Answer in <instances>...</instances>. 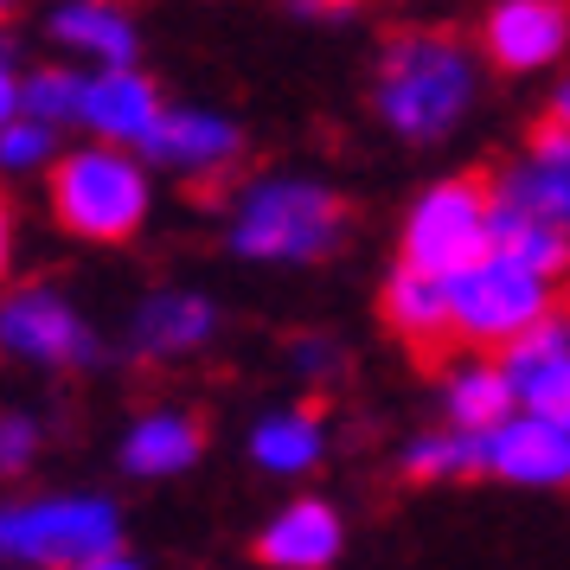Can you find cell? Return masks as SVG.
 <instances>
[{
	"label": "cell",
	"instance_id": "1",
	"mask_svg": "<svg viewBox=\"0 0 570 570\" xmlns=\"http://www.w3.org/2000/svg\"><path fill=\"white\" fill-rule=\"evenodd\" d=\"M481 104V52L462 46L455 32L416 27L397 32L379 52V78H372V109L385 135L411 141V148H436L462 129Z\"/></svg>",
	"mask_w": 570,
	"mask_h": 570
},
{
	"label": "cell",
	"instance_id": "2",
	"mask_svg": "<svg viewBox=\"0 0 570 570\" xmlns=\"http://www.w3.org/2000/svg\"><path fill=\"white\" fill-rule=\"evenodd\" d=\"M225 244L237 263H269V269H302L327 263L346 244V199L321 174L269 167L237 186Z\"/></svg>",
	"mask_w": 570,
	"mask_h": 570
},
{
	"label": "cell",
	"instance_id": "3",
	"mask_svg": "<svg viewBox=\"0 0 570 570\" xmlns=\"http://www.w3.org/2000/svg\"><path fill=\"white\" fill-rule=\"evenodd\" d=\"M46 193H52V218L78 244H129L155 218V174L141 167V155L104 141L58 148Z\"/></svg>",
	"mask_w": 570,
	"mask_h": 570
},
{
	"label": "cell",
	"instance_id": "4",
	"mask_svg": "<svg viewBox=\"0 0 570 570\" xmlns=\"http://www.w3.org/2000/svg\"><path fill=\"white\" fill-rule=\"evenodd\" d=\"M122 551V507L109 493H13L0 500V564L78 570Z\"/></svg>",
	"mask_w": 570,
	"mask_h": 570
},
{
	"label": "cell",
	"instance_id": "5",
	"mask_svg": "<svg viewBox=\"0 0 570 570\" xmlns=\"http://www.w3.org/2000/svg\"><path fill=\"white\" fill-rule=\"evenodd\" d=\"M488 218H493V193L474 174L423 186L404 212V232H397V263L416 276H436L449 283L455 269L488 257Z\"/></svg>",
	"mask_w": 570,
	"mask_h": 570
},
{
	"label": "cell",
	"instance_id": "6",
	"mask_svg": "<svg viewBox=\"0 0 570 570\" xmlns=\"http://www.w3.org/2000/svg\"><path fill=\"white\" fill-rule=\"evenodd\" d=\"M442 295H449V327H455V340L493 346V353L513 346L525 327H539L544 314H558V283H544V276L493 257V250L481 263L455 269L442 283Z\"/></svg>",
	"mask_w": 570,
	"mask_h": 570
},
{
	"label": "cell",
	"instance_id": "7",
	"mask_svg": "<svg viewBox=\"0 0 570 570\" xmlns=\"http://www.w3.org/2000/svg\"><path fill=\"white\" fill-rule=\"evenodd\" d=\"M0 353L39 372H83L104 360V340L65 288L13 283L0 288Z\"/></svg>",
	"mask_w": 570,
	"mask_h": 570
},
{
	"label": "cell",
	"instance_id": "8",
	"mask_svg": "<svg viewBox=\"0 0 570 570\" xmlns=\"http://www.w3.org/2000/svg\"><path fill=\"white\" fill-rule=\"evenodd\" d=\"M135 155H141L148 174H167V180H186V186H212L244 160V122H237L232 109H212V104H167L155 135Z\"/></svg>",
	"mask_w": 570,
	"mask_h": 570
},
{
	"label": "cell",
	"instance_id": "9",
	"mask_svg": "<svg viewBox=\"0 0 570 570\" xmlns=\"http://www.w3.org/2000/svg\"><path fill=\"white\" fill-rule=\"evenodd\" d=\"M500 372L513 385V411L570 436V314H544L513 346H500Z\"/></svg>",
	"mask_w": 570,
	"mask_h": 570
},
{
	"label": "cell",
	"instance_id": "10",
	"mask_svg": "<svg viewBox=\"0 0 570 570\" xmlns=\"http://www.w3.org/2000/svg\"><path fill=\"white\" fill-rule=\"evenodd\" d=\"M570 52V0H493L481 20V65L507 78L551 71Z\"/></svg>",
	"mask_w": 570,
	"mask_h": 570
},
{
	"label": "cell",
	"instance_id": "11",
	"mask_svg": "<svg viewBox=\"0 0 570 570\" xmlns=\"http://www.w3.org/2000/svg\"><path fill=\"white\" fill-rule=\"evenodd\" d=\"M218 302L206 288H155L129 308V327H122V346L129 360L141 365H174V360H193L218 340Z\"/></svg>",
	"mask_w": 570,
	"mask_h": 570
},
{
	"label": "cell",
	"instance_id": "12",
	"mask_svg": "<svg viewBox=\"0 0 570 570\" xmlns=\"http://www.w3.org/2000/svg\"><path fill=\"white\" fill-rule=\"evenodd\" d=\"M474 455H481V474L500 481V488H525V493H558L570 488V436L551 430L539 416H500L493 430L474 436Z\"/></svg>",
	"mask_w": 570,
	"mask_h": 570
},
{
	"label": "cell",
	"instance_id": "13",
	"mask_svg": "<svg viewBox=\"0 0 570 570\" xmlns=\"http://www.w3.org/2000/svg\"><path fill=\"white\" fill-rule=\"evenodd\" d=\"M160 109H167V97H160V83L141 65H129V71H83L78 129L90 141H104V148H129L135 155L155 135Z\"/></svg>",
	"mask_w": 570,
	"mask_h": 570
},
{
	"label": "cell",
	"instance_id": "14",
	"mask_svg": "<svg viewBox=\"0 0 570 570\" xmlns=\"http://www.w3.org/2000/svg\"><path fill=\"white\" fill-rule=\"evenodd\" d=\"M346 551V513L327 493H295L257 532V564L263 570H334Z\"/></svg>",
	"mask_w": 570,
	"mask_h": 570
},
{
	"label": "cell",
	"instance_id": "15",
	"mask_svg": "<svg viewBox=\"0 0 570 570\" xmlns=\"http://www.w3.org/2000/svg\"><path fill=\"white\" fill-rule=\"evenodd\" d=\"M488 193H493V206H513V212H525V218H539V225L570 237V141L551 122H539L532 141L519 148V160L500 167V180Z\"/></svg>",
	"mask_w": 570,
	"mask_h": 570
},
{
	"label": "cell",
	"instance_id": "16",
	"mask_svg": "<svg viewBox=\"0 0 570 570\" xmlns=\"http://www.w3.org/2000/svg\"><path fill=\"white\" fill-rule=\"evenodd\" d=\"M46 39L65 58H78L90 71H129L141 65V27L122 0H58L46 13Z\"/></svg>",
	"mask_w": 570,
	"mask_h": 570
},
{
	"label": "cell",
	"instance_id": "17",
	"mask_svg": "<svg viewBox=\"0 0 570 570\" xmlns=\"http://www.w3.org/2000/svg\"><path fill=\"white\" fill-rule=\"evenodd\" d=\"M199 455H206V423L193 411H174V404L129 416V430L116 442V462L129 481H180L199 468Z\"/></svg>",
	"mask_w": 570,
	"mask_h": 570
},
{
	"label": "cell",
	"instance_id": "18",
	"mask_svg": "<svg viewBox=\"0 0 570 570\" xmlns=\"http://www.w3.org/2000/svg\"><path fill=\"white\" fill-rule=\"evenodd\" d=\"M250 462L263 474H276V481H302L314 468L327 462V416L314 411V404H276V411H263L250 423Z\"/></svg>",
	"mask_w": 570,
	"mask_h": 570
},
{
	"label": "cell",
	"instance_id": "19",
	"mask_svg": "<svg viewBox=\"0 0 570 570\" xmlns=\"http://www.w3.org/2000/svg\"><path fill=\"white\" fill-rule=\"evenodd\" d=\"M379 314H385L391 340H404L411 353H442L455 327H449V295H442L436 276H416V269H391L385 288H379Z\"/></svg>",
	"mask_w": 570,
	"mask_h": 570
},
{
	"label": "cell",
	"instance_id": "20",
	"mask_svg": "<svg viewBox=\"0 0 570 570\" xmlns=\"http://www.w3.org/2000/svg\"><path fill=\"white\" fill-rule=\"evenodd\" d=\"M442 416H449V430H468V436H481V430H493L500 416H513V385H507L500 360H462V365H449Z\"/></svg>",
	"mask_w": 570,
	"mask_h": 570
},
{
	"label": "cell",
	"instance_id": "21",
	"mask_svg": "<svg viewBox=\"0 0 570 570\" xmlns=\"http://www.w3.org/2000/svg\"><path fill=\"white\" fill-rule=\"evenodd\" d=\"M488 250L519 263V269H532V276H544V283H564L570 276V237L539 225V218H525V212H513V206H493Z\"/></svg>",
	"mask_w": 570,
	"mask_h": 570
},
{
	"label": "cell",
	"instance_id": "22",
	"mask_svg": "<svg viewBox=\"0 0 570 570\" xmlns=\"http://www.w3.org/2000/svg\"><path fill=\"white\" fill-rule=\"evenodd\" d=\"M397 468H404V481H416V488H449V481H462V474H481V455H474V436L468 430H423V436L404 442V455H397Z\"/></svg>",
	"mask_w": 570,
	"mask_h": 570
},
{
	"label": "cell",
	"instance_id": "23",
	"mask_svg": "<svg viewBox=\"0 0 570 570\" xmlns=\"http://www.w3.org/2000/svg\"><path fill=\"white\" fill-rule=\"evenodd\" d=\"M78 97H83V71L71 65H39V71H20V116L27 122H46V129H78Z\"/></svg>",
	"mask_w": 570,
	"mask_h": 570
},
{
	"label": "cell",
	"instance_id": "24",
	"mask_svg": "<svg viewBox=\"0 0 570 570\" xmlns=\"http://www.w3.org/2000/svg\"><path fill=\"white\" fill-rule=\"evenodd\" d=\"M52 160H58V135L46 122L13 116L0 129V180H39V174H52Z\"/></svg>",
	"mask_w": 570,
	"mask_h": 570
},
{
	"label": "cell",
	"instance_id": "25",
	"mask_svg": "<svg viewBox=\"0 0 570 570\" xmlns=\"http://www.w3.org/2000/svg\"><path fill=\"white\" fill-rule=\"evenodd\" d=\"M39 455H46V423L32 411H0V481L32 474Z\"/></svg>",
	"mask_w": 570,
	"mask_h": 570
},
{
	"label": "cell",
	"instance_id": "26",
	"mask_svg": "<svg viewBox=\"0 0 570 570\" xmlns=\"http://www.w3.org/2000/svg\"><path fill=\"white\" fill-rule=\"evenodd\" d=\"M288 372L314 379V385H334L340 372H346V346L334 334H295L288 340Z\"/></svg>",
	"mask_w": 570,
	"mask_h": 570
},
{
	"label": "cell",
	"instance_id": "27",
	"mask_svg": "<svg viewBox=\"0 0 570 570\" xmlns=\"http://www.w3.org/2000/svg\"><path fill=\"white\" fill-rule=\"evenodd\" d=\"M20 116V52H13V39L0 32V129Z\"/></svg>",
	"mask_w": 570,
	"mask_h": 570
},
{
	"label": "cell",
	"instance_id": "28",
	"mask_svg": "<svg viewBox=\"0 0 570 570\" xmlns=\"http://www.w3.org/2000/svg\"><path fill=\"white\" fill-rule=\"evenodd\" d=\"M353 7H360V0H283V13L302 20V27H340Z\"/></svg>",
	"mask_w": 570,
	"mask_h": 570
},
{
	"label": "cell",
	"instance_id": "29",
	"mask_svg": "<svg viewBox=\"0 0 570 570\" xmlns=\"http://www.w3.org/2000/svg\"><path fill=\"white\" fill-rule=\"evenodd\" d=\"M13 244H20V232H13V206H7V193H0V288L13 276Z\"/></svg>",
	"mask_w": 570,
	"mask_h": 570
},
{
	"label": "cell",
	"instance_id": "30",
	"mask_svg": "<svg viewBox=\"0 0 570 570\" xmlns=\"http://www.w3.org/2000/svg\"><path fill=\"white\" fill-rule=\"evenodd\" d=\"M544 122H551V129H558V135L570 141V78H558V90H551V104H544Z\"/></svg>",
	"mask_w": 570,
	"mask_h": 570
},
{
	"label": "cell",
	"instance_id": "31",
	"mask_svg": "<svg viewBox=\"0 0 570 570\" xmlns=\"http://www.w3.org/2000/svg\"><path fill=\"white\" fill-rule=\"evenodd\" d=\"M78 570H148V564L129 558V551H109V558H90V564H78Z\"/></svg>",
	"mask_w": 570,
	"mask_h": 570
},
{
	"label": "cell",
	"instance_id": "32",
	"mask_svg": "<svg viewBox=\"0 0 570 570\" xmlns=\"http://www.w3.org/2000/svg\"><path fill=\"white\" fill-rule=\"evenodd\" d=\"M13 7H20V0H0V20H7V13H13Z\"/></svg>",
	"mask_w": 570,
	"mask_h": 570
},
{
	"label": "cell",
	"instance_id": "33",
	"mask_svg": "<svg viewBox=\"0 0 570 570\" xmlns=\"http://www.w3.org/2000/svg\"><path fill=\"white\" fill-rule=\"evenodd\" d=\"M0 570H7V564H0Z\"/></svg>",
	"mask_w": 570,
	"mask_h": 570
}]
</instances>
